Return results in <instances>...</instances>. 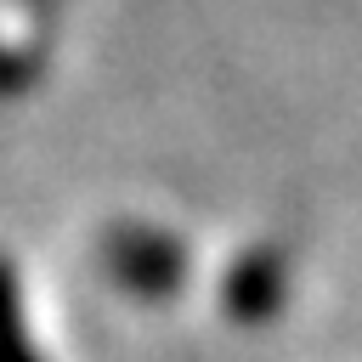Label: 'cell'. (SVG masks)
Here are the masks:
<instances>
[{"label":"cell","instance_id":"obj_1","mask_svg":"<svg viewBox=\"0 0 362 362\" xmlns=\"http://www.w3.org/2000/svg\"><path fill=\"white\" fill-rule=\"evenodd\" d=\"M102 266L124 294H141V300H170L187 283V249L170 232L136 226V221L102 232Z\"/></svg>","mask_w":362,"mask_h":362},{"label":"cell","instance_id":"obj_2","mask_svg":"<svg viewBox=\"0 0 362 362\" xmlns=\"http://www.w3.org/2000/svg\"><path fill=\"white\" fill-rule=\"evenodd\" d=\"M283 288H288V266H283V255H277V249H249V255L226 272L221 300H226V311H232L238 322L255 328V322H272V317H277Z\"/></svg>","mask_w":362,"mask_h":362},{"label":"cell","instance_id":"obj_3","mask_svg":"<svg viewBox=\"0 0 362 362\" xmlns=\"http://www.w3.org/2000/svg\"><path fill=\"white\" fill-rule=\"evenodd\" d=\"M0 362H40L28 334H23V305H17V277L0 260Z\"/></svg>","mask_w":362,"mask_h":362}]
</instances>
